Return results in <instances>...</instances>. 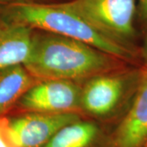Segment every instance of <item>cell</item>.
<instances>
[{
  "label": "cell",
  "instance_id": "cell-1",
  "mask_svg": "<svg viewBox=\"0 0 147 147\" xmlns=\"http://www.w3.org/2000/svg\"><path fill=\"white\" fill-rule=\"evenodd\" d=\"M118 60L87 43L42 31L34 33L24 66L38 80L74 81L109 73Z\"/></svg>",
  "mask_w": 147,
  "mask_h": 147
},
{
  "label": "cell",
  "instance_id": "cell-2",
  "mask_svg": "<svg viewBox=\"0 0 147 147\" xmlns=\"http://www.w3.org/2000/svg\"><path fill=\"white\" fill-rule=\"evenodd\" d=\"M3 16L30 27L87 43L119 60L129 61L133 53L128 46L106 36L81 16L56 4L13 1L3 6Z\"/></svg>",
  "mask_w": 147,
  "mask_h": 147
},
{
  "label": "cell",
  "instance_id": "cell-3",
  "mask_svg": "<svg viewBox=\"0 0 147 147\" xmlns=\"http://www.w3.org/2000/svg\"><path fill=\"white\" fill-rule=\"evenodd\" d=\"M57 4L122 44L128 46L134 38L137 0H71Z\"/></svg>",
  "mask_w": 147,
  "mask_h": 147
},
{
  "label": "cell",
  "instance_id": "cell-4",
  "mask_svg": "<svg viewBox=\"0 0 147 147\" xmlns=\"http://www.w3.org/2000/svg\"><path fill=\"white\" fill-rule=\"evenodd\" d=\"M80 119L77 112H26L7 116V137L11 147H43L60 129Z\"/></svg>",
  "mask_w": 147,
  "mask_h": 147
},
{
  "label": "cell",
  "instance_id": "cell-5",
  "mask_svg": "<svg viewBox=\"0 0 147 147\" xmlns=\"http://www.w3.org/2000/svg\"><path fill=\"white\" fill-rule=\"evenodd\" d=\"M81 90L70 80H40L22 96L17 105L25 112H77L81 110Z\"/></svg>",
  "mask_w": 147,
  "mask_h": 147
},
{
  "label": "cell",
  "instance_id": "cell-6",
  "mask_svg": "<svg viewBox=\"0 0 147 147\" xmlns=\"http://www.w3.org/2000/svg\"><path fill=\"white\" fill-rule=\"evenodd\" d=\"M127 85L122 74L105 73L90 78L81 90V110L98 119L109 118L120 105Z\"/></svg>",
  "mask_w": 147,
  "mask_h": 147
},
{
  "label": "cell",
  "instance_id": "cell-7",
  "mask_svg": "<svg viewBox=\"0 0 147 147\" xmlns=\"http://www.w3.org/2000/svg\"><path fill=\"white\" fill-rule=\"evenodd\" d=\"M147 142V71L134 100L110 136V147H143Z\"/></svg>",
  "mask_w": 147,
  "mask_h": 147
},
{
  "label": "cell",
  "instance_id": "cell-8",
  "mask_svg": "<svg viewBox=\"0 0 147 147\" xmlns=\"http://www.w3.org/2000/svg\"><path fill=\"white\" fill-rule=\"evenodd\" d=\"M34 30L0 13V69L25 65L31 53Z\"/></svg>",
  "mask_w": 147,
  "mask_h": 147
},
{
  "label": "cell",
  "instance_id": "cell-9",
  "mask_svg": "<svg viewBox=\"0 0 147 147\" xmlns=\"http://www.w3.org/2000/svg\"><path fill=\"white\" fill-rule=\"evenodd\" d=\"M43 147H110V136H104L95 122L79 120L63 127Z\"/></svg>",
  "mask_w": 147,
  "mask_h": 147
},
{
  "label": "cell",
  "instance_id": "cell-10",
  "mask_svg": "<svg viewBox=\"0 0 147 147\" xmlns=\"http://www.w3.org/2000/svg\"><path fill=\"white\" fill-rule=\"evenodd\" d=\"M37 80L24 65L0 69V116H5Z\"/></svg>",
  "mask_w": 147,
  "mask_h": 147
},
{
  "label": "cell",
  "instance_id": "cell-11",
  "mask_svg": "<svg viewBox=\"0 0 147 147\" xmlns=\"http://www.w3.org/2000/svg\"><path fill=\"white\" fill-rule=\"evenodd\" d=\"M7 116H0V147H11L7 137Z\"/></svg>",
  "mask_w": 147,
  "mask_h": 147
},
{
  "label": "cell",
  "instance_id": "cell-12",
  "mask_svg": "<svg viewBox=\"0 0 147 147\" xmlns=\"http://www.w3.org/2000/svg\"><path fill=\"white\" fill-rule=\"evenodd\" d=\"M138 11L142 20L147 25V0H137Z\"/></svg>",
  "mask_w": 147,
  "mask_h": 147
},
{
  "label": "cell",
  "instance_id": "cell-13",
  "mask_svg": "<svg viewBox=\"0 0 147 147\" xmlns=\"http://www.w3.org/2000/svg\"><path fill=\"white\" fill-rule=\"evenodd\" d=\"M141 56H142L143 64L145 65V66L147 68V34L146 36V38H145V40H144V42H143V45H142Z\"/></svg>",
  "mask_w": 147,
  "mask_h": 147
},
{
  "label": "cell",
  "instance_id": "cell-14",
  "mask_svg": "<svg viewBox=\"0 0 147 147\" xmlns=\"http://www.w3.org/2000/svg\"><path fill=\"white\" fill-rule=\"evenodd\" d=\"M13 0H0V6H5L11 3Z\"/></svg>",
  "mask_w": 147,
  "mask_h": 147
},
{
  "label": "cell",
  "instance_id": "cell-15",
  "mask_svg": "<svg viewBox=\"0 0 147 147\" xmlns=\"http://www.w3.org/2000/svg\"><path fill=\"white\" fill-rule=\"evenodd\" d=\"M143 147H147V142H146V143H145V145L143 146Z\"/></svg>",
  "mask_w": 147,
  "mask_h": 147
}]
</instances>
